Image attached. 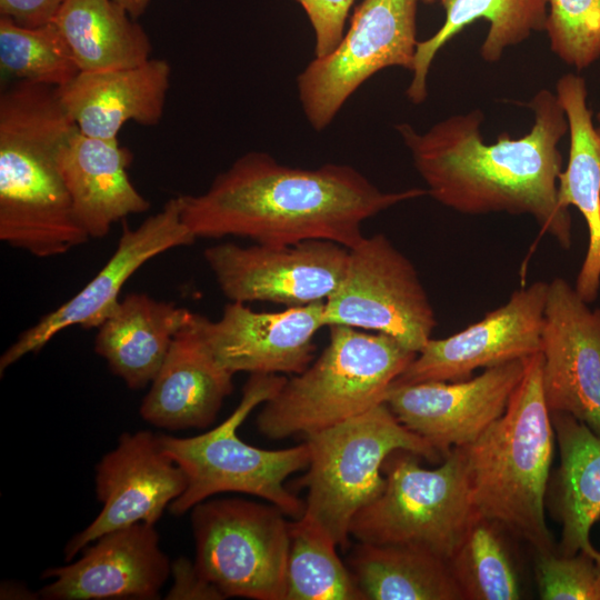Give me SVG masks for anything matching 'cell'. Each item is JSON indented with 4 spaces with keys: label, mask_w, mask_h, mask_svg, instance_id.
Listing matches in <instances>:
<instances>
[{
    "label": "cell",
    "mask_w": 600,
    "mask_h": 600,
    "mask_svg": "<svg viewBox=\"0 0 600 600\" xmlns=\"http://www.w3.org/2000/svg\"><path fill=\"white\" fill-rule=\"evenodd\" d=\"M534 120L529 132H508L484 143V116L474 109L442 119L421 133L409 123L397 126L427 193L464 214L506 212L534 218L542 232L569 249L572 222L558 199L562 171L559 142L568 121L556 93L541 89L527 103Z\"/></svg>",
    "instance_id": "1"
},
{
    "label": "cell",
    "mask_w": 600,
    "mask_h": 600,
    "mask_svg": "<svg viewBox=\"0 0 600 600\" xmlns=\"http://www.w3.org/2000/svg\"><path fill=\"white\" fill-rule=\"evenodd\" d=\"M423 194L427 189L382 191L351 166L293 168L252 151L204 192L180 199L182 220L197 239L237 236L274 246L321 239L350 249L364 237L367 219Z\"/></svg>",
    "instance_id": "2"
},
{
    "label": "cell",
    "mask_w": 600,
    "mask_h": 600,
    "mask_svg": "<svg viewBox=\"0 0 600 600\" xmlns=\"http://www.w3.org/2000/svg\"><path fill=\"white\" fill-rule=\"evenodd\" d=\"M78 130L58 89L16 81L0 94V240L38 258L89 236L77 220L58 158Z\"/></svg>",
    "instance_id": "3"
},
{
    "label": "cell",
    "mask_w": 600,
    "mask_h": 600,
    "mask_svg": "<svg viewBox=\"0 0 600 600\" xmlns=\"http://www.w3.org/2000/svg\"><path fill=\"white\" fill-rule=\"evenodd\" d=\"M554 438L539 352L526 360L504 413L462 447L476 512L527 541L537 553L554 551L544 514Z\"/></svg>",
    "instance_id": "4"
},
{
    "label": "cell",
    "mask_w": 600,
    "mask_h": 600,
    "mask_svg": "<svg viewBox=\"0 0 600 600\" xmlns=\"http://www.w3.org/2000/svg\"><path fill=\"white\" fill-rule=\"evenodd\" d=\"M329 343L304 371L267 401L257 426L270 439L308 436L384 402L392 382L416 357L394 338L329 326Z\"/></svg>",
    "instance_id": "5"
},
{
    "label": "cell",
    "mask_w": 600,
    "mask_h": 600,
    "mask_svg": "<svg viewBox=\"0 0 600 600\" xmlns=\"http://www.w3.org/2000/svg\"><path fill=\"white\" fill-rule=\"evenodd\" d=\"M309 463L300 486L307 488L303 516L323 528L337 546H350L356 514L386 486L383 463L397 450L430 462L443 457L426 439L404 427L386 402L306 436Z\"/></svg>",
    "instance_id": "6"
},
{
    "label": "cell",
    "mask_w": 600,
    "mask_h": 600,
    "mask_svg": "<svg viewBox=\"0 0 600 600\" xmlns=\"http://www.w3.org/2000/svg\"><path fill=\"white\" fill-rule=\"evenodd\" d=\"M287 378L280 374H251L233 412L218 427L190 438L158 434L162 450L184 471L188 484L171 502L173 516L221 492H241L259 497L278 507L286 516L299 519L304 501L290 492L287 478L308 467L309 448L302 443L282 450H266L242 441L238 429L250 412L272 399Z\"/></svg>",
    "instance_id": "7"
},
{
    "label": "cell",
    "mask_w": 600,
    "mask_h": 600,
    "mask_svg": "<svg viewBox=\"0 0 600 600\" xmlns=\"http://www.w3.org/2000/svg\"><path fill=\"white\" fill-rule=\"evenodd\" d=\"M419 456L397 450L383 463L386 486L353 518L358 542L411 546L448 561L478 514L471 500L462 447L451 449L434 469Z\"/></svg>",
    "instance_id": "8"
},
{
    "label": "cell",
    "mask_w": 600,
    "mask_h": 600,
    "mask_svg": "<svg viewBox=\"0 0 600 600\" xmlns=\"http://www.w3.org/2000/svg\"><path fill=\"white\" fill-rule=\"evenodd\" d=\"M190 511L194 563L226 598L286 599L289 522L278 507L221 498Z\"/></svg>",
    "instance_id": "9"
},
{
    "label": "cell",
    "mask_w": 600,
    "mask_h": 600,
    "mask_svg": "<svg viewBox=\"0 0 600 600\" xmlns=\"http://www.w3.org/2000/svg\"><path fill=\"white\" fill-rule=\"evenodd\" d=\"M418 0H362L339 44L299 73L300 103L311 127L327 128L346 101L378 71H412Z\"/></svg>",
    "instance_id": "10"
},
{
    "label": "cell",
    "mask_w": 600,
    "mask_h": 600,
    "mask_svg": "<svg viewBox=\"0 0 600 600\" xmlns=\"http://www.w3.org/2000/svg\"><path fill=\"white\" fill-rule=\"evenodd\" d=\"M323 321L390 336L416 353L437 326L413 263L382 233L349 249L343 279L324 301Z\"/></svg>",
    "instance_id": "11"
},
{
    "label": "cell",
    "mask_w": 600,
    "mask_h": 600,
    "mask_svg": "<svg viewBox=\"0 0 600 600\" xmlns=\"http://www.w3.org/2000/svg\"><path fill=\"white\" fill-rule=\"evenodd\" d=\"M203 257L231 301L298 307L326 301L337 290L349 248L321 239L249 247L224 242L207 248Z\"/></svg>",
    "instance_id": "12"
},
{
    "label": "cell",
    "mask_w": 600,
    "mask_h": 600,
    "mask_svg": "<svg viewBox=\"0 0 600 600\" xmlns=\"http://www.w3.org/2000/svg\"><path fill=\"white\" fill-rule=\"evenodd\" d=\"M196 239L182 220L180 196L169 199L138 227L124 226L114 252L102 269L78 293L18 337L2 353L0 372L24 356L40 351L67 328H98L117 307L124 283L138 269L160 253L190 246Z\"/></svg>",
    "instance_id": "13"
},
{
    "label": "cell",
    "mask_w": 600,
    "mask_h": 600,
    "mask_svg": "<svg viewBox=\"0 0 600 600\" xmlns=\"http://www.w3.org/2000/svg\"><path fill=\"white\" fill-rule=\"evenodd\" d=\"M549 282L516 290L507 303L443 339L430 338L391 386L459 381L541 352Z\"/></svg>",
    "instance_id": "14"
},
{
    "label": "cell",
    "mask_w": 600,
    "mask_h": 600,
    "mask_svg": "<svg viewBox=\"0 0 600 600\" xmlns=\"http://www.w3.org/2000/svg\"><path fill=\"white\" fill-rule=\"evenodd\" d=\"M94 479L101 511L66 544V561L106 532L138 522L156 524L188 484L184 471L149 430L122 433L96 466Z\"/></svg>",
    "instance_id": "15"
},
{
    "label": "cell",
    "mask_w": 600,
    "mask_h": 600,
    "mask_svg": "<svg viewBox=\"0 0 600 600\" xmlns=\"http://www.w3.org/2000/svg\"><path fill=\"white\" fill-rule=\"evenodd\" d=\"M527 359L487 368L467 380L391 386L384 402L444 458L451 449L473 442L504 413Z\"/></svg>",
    "instance_id": "16"
},
{
    "label": "cell",
    "mask_w": 600,
    "mask_h": 600,
    "mask_svg": "<svg viewBox=\"0 0 600 600\" xmlns=\"http://www.w3.org/2000/svg\"><path fill=\"white\" fill-rule=\"evenodd\" d=\"M541 353L549 411L568 413L600 437V308L591 309L563 278L548 286Z\"/></svg>",
    "instance_id": "17"
},
{
    "label": "cell",
    "mask_w": 600,
    "mask_h": 600,
    "mask_svg": "<svg viewBox=\"0 0 600 600\" xmlns=\"http://www.w3.org/2000/svg\"><path fill=\"white\" fill-rule=\"evenodd\" d=\"M324 301L257 312L231 301L218 321L194 313L202 342L228 372L301 373L313 360L314 334L324 326Z\"/></svg>",
    "instance_id": "18"
},
{
    "label": "cell",
    "mask_w": 600,
    "mask_h": 600,
    "mask_svg": "<svg viewBox=\"0 0 600 600\" xmlns=\"http://www.w3.org/2000/svg\"><path fill=\"white\" fill-rule=\"evenodd\" d=\"M171 562L159 544L154 524L138 522L86 546L67 566L49 568L51 579L39 592L47 600L158 599Z\"/></svg>",
    "instance_id": "19"
},
{
    "label": "cell",
    "mask_w": 600,
    "mask_h": 600,
    "mask_svg": "<svg viewBox=\"0 0 600 600\" xmlns=\"http://www.w3.org/2000/svg\"><path fill=\"white\" fill-rule=\"evenodd\" d=\"M171 67L166 59L122 69L80 71L57 88L66 110L80 132L100 139H118L122 127L160 122L170 87Z\"/></svg>",
    "instance_id": "20"
},
{
    "label": "cell",
    "mask_w": 600,
    "mask_h": 600,
    "mask_svg": "<svg viewBox=\"0 0 600 600\" xmlns=\"http://www.w3.org/2000/svg\"><path fill=\"white\" fill-rule=\"evenodd\" d=\"M233 374L220 367L204 347L194 313L176 334L169 352L140 406L142 419L178 431L213 423L233 389Z\"/></svg>",
    "instance_id": "21"
},
{
    "label": "cell",
    "mask_w": 600,
    "mask_h": 600,
    "mask_svg": "<svg viewBox=\"0 0 600 600\" xmlns=\"http://www.w3.org/2000/svg\"><path fill=\"white\" fill-rule=\"evenodd\" d=\"M131 161V152L118 139L88 137L79 129L61 149L59 170L89 238H104L117 222L150 209L129 178Z\"/></svg>",
    "instance_id": "22"
},
{
    "label": "cell",
    "mask_w": 600,
    "mask_h": 600,
    "mask_svg": "<svg viewBox=\"0 0 600 600\" xmlns=\"http://www.w3.org/2000/svg\"><path fill=\"white\" fill-rule=\"evenodd\" d=\"M556 96L570 136L568 164L558 179V199L564 208H577L588 227V249L574 289L590 304L600 288V138L582 77L563 74L556 84Z\"/></svg>",
    "instance_id": "23"
},
{
    "label": "cell",
    "mask_w": 600,
    "mask_h": 600,
    "mask_svg": "<svg viewBox=\"0 0 600 600\" xmlns=\"http://www.w3.org/2000/svg\"><path fill=\"white\" fill-rule=\"evenodd\" d=\"M190 310L146 293H130L97 328L94 352L131 390L150 384Z\"/></svg>",
    "instance_id": "24"
},
{
    "label": "cell",
    "mask_w": 600,
    "mask_h": 600,
    "mask_svg": "<svg viewBox=\"0 0 600 600\" xmlns=\"http://www.w3.org/2000/svg\"><path fill=\"white\" fill-rule=\"evenodd\" d=\"M550 413L560 453L551 486L553 513L562 527L557 551L600 558L590 540L600 518V437L568 413Z\"/></svg>",
    "instance_id": "25"
},
{
    "label": "cell",
    "mask_w": 600,
    "mask_h": 600,
    "mask_svg": "<svg viewBox=\"0 0 600 600\" xmlns=\"http://www.w3.org/2000/svg\"><path fill=\"white\" fill-rule=\"evenodd\" d=\"M440 3L446 12L444 22L433 36L417 44L412 79L406 91L414 104L427 99L428 73L439 50L476 20L489 22L480 47V56L487 62L499 61L506 49L547 28L548 0H440Z\"/></svg>",
    "instance_id": "26"
},
{
    "label": "cell",
    "mask_w": 600,
    "mask_h": 600,
    "mask_svg": "<svg viewBox=\"0 0 600 600\" xmlns=\"http://www.w3.org/2000/svg\"><path fill=\"white\" fill-rule=\"evenodd\" d=\"M52 21L80 71L130 68L152 58L148 33L114 0H63Z\"/></svg>",
    "instance_id": "27"
},
{
    "label": "cell",
    "mask_w": 600,
    "mask_h": 600,
    "mask_svg": "<svg viewBox=\"0 0 600 600\" xmlns=\"http://www.w3.org/2000/svg\"><path fill=\"white\" fill-rule=\"evenodd\" d=\"M348 568L364 600H462L448 561L421 548L358 542Z\"/></svg>",
    "instance_id": "28"
},
{
    "label": "cell",
    "mask_w": 600,
    "mask_h": 600,
    "mask_svg": "<svg viewBox=\"0 0 600 600\" xmlns=\"http://www.w3.org/2000/svg\"><path fill=\"white\" fill-rule=\"evenodd\" d=\"M289 539L284 600H364L323 528L302 516L289 522Z\"/></svg>",
    "instance_id": "29"
},
{
    "label": "cell",
    "mask_w": 600,
    "mask_h": 600,
    "mask_svg": "<svg viewBox=\"0 0 600 600\" xmlns=\"http://www.w3.org/2000/svg\"><path fill=\"white\" fill-rule=\"evenodd\" d=\"M500 524L479 514L448 559L462 600H517L519 578Z\"/></svg>",
    "instance_id": "30"
},
{
    "label": "cell",
    "mask_w": 600,
    "mask_h": 600,
    "mask_svg": "<svg viewBox=\"0 0 600 600\" xmlns=\"http://www.w3.org/2000/svg\"><path fill=\"white\" fill-rule=\"evenodd\" d=\"M0 67L17 81L54 88L70 83L80 69L63 34L51 21L29 28L0 17Z\"/></svg>",
    "instance_id": "31"
},
{
    "label": "cell",
    "mask_w": 600,
    "mask_h": 600,
    "mask_svg": "<svg viewBox=\"0 0 600 600\" xmlns=\"http://www.w3.org/2000/svg\"><path fill=\"white\" fill-rule=\"evenodd\" d=\"M550 50L581 71L600 58V0H548Z\"/></svg>",
    "instance_id": "32"
},
{
    "label": "cell",
    "mask_w": 600,
    "mask_h": 600,
    "mask_svg": "<svg viewBox=\"0 0 600 600\" xmlns=\"http://www.w3.org/2000/svg\"><path fill=\"white\" fill-rule=\"evenodd\" d=\"M536 580L543 600H600V558L579 551L537 553Z\"/></svg>",
    "instance_id": "33"
},
{
    "label": "cell",
    "mask_w": 600,
    "mask_h": 600,
    "mask_svg": "<svg viewBox=\"0 0 600 600\" xmlns=\"http://www.w3.org/2000/svg\"><path fill=\"white\" fill-rule=\"evenodd\" d=\"M304 10L314 32V57L330 53L341 41L354 0H294Z\"/></svg>",
    "instance_id": "34"
},
{
    "label": "cell",
    "mask_w": 600,
    "mask_h": 600,
    "mask_svg": "<svg viewBox=\"0 0 600 600\" xmlns=\"http://www.w3.org/2000/svg\"><path fill=\"white\" fill-rule=\"evenodd\" d=\"M172 584L166 594L168 600H221L223 593L210 582L186 557L171 562Z\"/></svg>",
    "instance_id": "35"
},
{
    "label": "cell",
    "mask_w": 600,
    "mask_h": 600,
    "mask_svg": "<svg viewBox=\"0 0 600 600\" xmlns=\"http://www.w3.org/2000/svg\"><path fill=\"white\" fill-rule=\"evenodd\" d=\"M63 0H0V17L29 28L51 22Z\"/></svg>",
    "instance_id": "36"
},
{
    "label": "cell",
    "mask_w": 600,
    "mask_h": 600,
    "mask_svg": "<svg viewBox=\"0 0 600 600\" xmlns=\"http://www.w3.org/2000/svg\"><path fill=\"white\" fill-rule=\"evenodd\" d=\"M1 599H36V594L31 593L26 587L16 582H4L1 586Z\"/></svg>",
    "instance_id": "37"
},
{
    "label": "cell",
    "mask_w": 600,
    "mask_h": 600,
    "mask_svg": "<svg viewBox=\"0 0 600 600\" xmlns=\"http://www.w3.org/2000/svg\"><path fill=\"white\" fill-rule=\"evenodd\" d=\"M114 1L119 3L120 6H122L133 19H138L139 17H141L146 12L150 3V0H114Z\"/></svg>",
    "instance_id": "38"
},
{
    "label": "cell",
    "mask_w": 600,
    "mask_h": 600,
    "mask_svg": "<svg viewBox=\"0 0 600 600\" xmlns=\"http://www.w3.org/2000/svg\"><path fill=\"white\" fill-rule=\"evenodd\" d=\"M596 130H597V133L600 138V111L596 114Z\"/></svg>",
    "instance_id": "39"
},
{
    "label": "cell",
    "mask_w": 600,
    "mask_h": 600,
    "mask_svg": "<svg viewBox=\"0 0 600 600\" xmlns=\"http://www.w3.org/2000/svg\"><path fill=\"white\" fill-rule=\"evenodd\" d=\"M422 1H423L424 3H427V4H431V3H433L436 0H422Z\"/></svg>",
    "instance_id": "40"
}]
</instances>
